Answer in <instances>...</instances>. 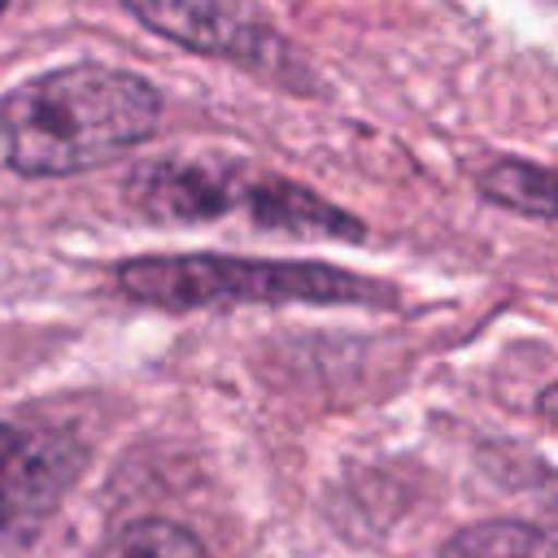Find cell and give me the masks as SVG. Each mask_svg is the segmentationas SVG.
Masks as SVG:
<instances>
[{
  "label": "cell",
  "instance_id": "1",
  "mask_svg": "<svg viewBox=\"0 0 558 558\" xmlns=\"http://www.w3.org/2000/svg\"><path fill=\"white\" fill-rule=\"evenodd\" d=\"M161 96L113 65H61L0 96V148L17 174L57 179L100 166L157 131Z\"/></svg>",
  "mask_w": 558,
  "mask_h": 558
},
{
  "label": "cell",
  "instance_id": "2",
  "mask_svg": "<svg viewBox=\"0 0 558 558\" xmlns=\"http://www.w3.org/2000/svg\"><path fill=\"white\" fill-rule=\"evenodd\" d=\"M118 288L131 301L161 310L209 305H388L392 292L375 279L323 262H266V257H135L118 266Z\"/></svg>",
  "mask_w": 558,
  "mask_h": 558
},
{
  "label": "cell",
  "instance_id": "3",
  "mask_svg": "<svg viewBox=\"0 0 558 558\" xmlns=\"http://www.w3.org/2000/svg\"><path fill=\"white\" fill-rule=\"evenodd\" d=\"M148 31L201 52L235 61L266 78H292L296 57L288 39L253 0H122Z\"/></svg>",
  "mask_w": 558,
  "mask_h": 558
},
{
  "label": "cell",
  "instance_id": "4",
  "mask_svg": "<svg viewBox=\"0 0 558 558\" xmlns=\"http://www.w3.org/2000/svg\"><path fill=\"white\" fill-rule=\"evenodd\" d=\"M83 449L57 432L0 423V541H26L74 484Z\"/></svg>",
  "mask_w": 558,
  "mask_h": 558
},
{
  "label": "cell",
  "instance_id": "5",
  "mask_svg": "<svg viewBox=\"0 0 558 558\" xmlns=\"http://www.w3.org/2000/svg\"><path fill=\"white\" fill-rule=\"evenodd\" d=\"M248 170L214 157H161L144 161L126 179L131 205L153 222H209L244 205Z\"/></svg>",
  "mask_w": 558,
  "mask_h": 558
},
{
  "label": "cell",
  "instance_id": "6",
  "mask_svg": "<svg viewBox=\"0 0 558 558\" xmlns=\"http://www.w3.org/2000/svg\"><path fill=\"white\" fill-rule=\"evenodd\" d=\"M262 231H288V235H318V240H362V222L353 214H344L340 205L323 201L318 192L292 183V179H270V174H253L244 187V205H240Z\"/></svg>",
  "mask_w": 558,
  "mask_h": 558
},
{
  "label": "cell",
  "instance_id": "7",
  "mask_svg": "<svg viewBox=\"0 0 558 558\" xmlns=\"http://www.w3.org/2000/svg\"><path fill=\"white\" fill-rule=\"evenodd\" d=\"M440 558H558V527L519 519L471 523L440 549Z\"/></svg>",
  "mask_w": 558,
  "mask_h": 558
},
{
  "label": "cell",
  "instance_id": "8",
  "mask_svg": "<svg viewBox=\"0 0 558 558\" xmlns=\"http://www.w3.org/2000/svg\"><path fill=\"white\" fill-rule=\"evenodd\" d=\"M488 201L527 214V218H558V170L527 166V161H497L480 174Z\"/></svg>",
  "mask_w": 558,
  "mask_h": 558
},
{
  "label": "cell",
  "instance_id": "9",
  "mask_svg": "<svg viewBox=\"0 0 558 558\" xmlns=\"http://www.w3.org/2000/svg\"><path fill=\"white\" fill-rule=\"evenodd\" d=\"M92 558H209L201 536L170 519H135L118 527Z\"/></svg>",
  "mask_w": 558,
  "mask_h": 558
},
{
  "label": "cell",
  "instance_id": "10",
  "mask_svg": "<svg viewBox=\"0 0 558 558\" xmlns=\"http://www.w3.org/2000/svg\"><path fill=\"white\" fill-rule=\"evenodd\" d=\"M536 410H541V418H545V423H554V427H558V384H549V388L541 392Z\"/></svg>",
  "mask_w": 558,
  "mask_h": 558
},
{
  "label": "cell",
  "instance_id": "11",
  "mask_svg": "<svg viewBox=\"0 0 558 558\" xmlns=\"http://www.w3.org/2000/svg\"><path fill=\"white\" fill-rule=\"evenodd\" d=\"M4 4H9V0H0V9H4Z\"/></svg>",
  "mask_w": 558,
  "mask_h": 558
}]
</instances>
